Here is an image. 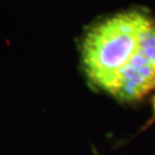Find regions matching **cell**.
<instances>
[{
    "label": "cell",
    "instance_id": "cell-2",
    "mask_svg": "<svg viewBox=\"0 0 155 155\" xmlns=\"http://www.w3.org/2000/svg\"><path fill=\"white\" fill-rule=\"evenodd\" d=\"M153 121H155V98L153 100V117H152V120H151L150 122H153Z\"/></svg>",
    "mask_w": 155,
    "mask_h": 155
},
{
    "label": "cell",
    "instance_id": "cell-1",
    "mask_svg": "<svg viewBox=\"0 0 155 155\" xmlns=\"http://www.w3.org/2000/svg\"><path fill=\"white\" fill-rule=\"evenodd\" d=\"M93 85L121 101L140 100L155 89V21L127 11L96 24L82 45Z\"/></svg>",
    "mask_w": 155,
    "mask_h": 155
}]
</instances>
